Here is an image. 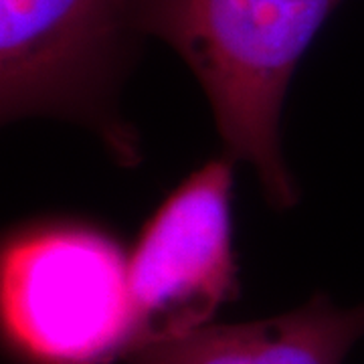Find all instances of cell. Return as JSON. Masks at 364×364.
Masks as SVG:
<instances>
[{
    "label": "cell",
    "mask_w": 364,
    "mask_h": 364,
    "mask_svg": "<svg viewBox=\"0 0 364 364\" xmlns=\"http://www.w3.org/2000/svg\"><path fill=\"white\" fill-rule=\"evenodd\" d=\"M342 0H134L140 35L170 45L207 93L225 154L249 162L269 205L294 207L279 119L299 59Z\"/></svg>",
    "instance_id": "6da1fadb"
},
{
    "label": "cell",
    "mask_w": 364,
    "mask_h": 364,
    "mask_svg": "<svg viewBox=\"0 0 364 364\" xmlns=\"http://www.w3.org/2000/svg\"><path fill=\"white\" fill-rule=\"evenodd\" d=\"M4 350L18 364H112L132 344L128 257L73 219L18 225L0 253Z\"/></svg>",
    "instance_id": "7a4b0ae2"
},
{
    "label": "cell",
    "mask_w": 364,
    "mask_h": 364,
    "mask_svg": "<svg viewBox=\"0 0 364 364\" xmlns=\"http://www.w3.org/2000/svg\"><path fill=\"white\" fill-rule=\"evenodd\" d=\"M134 0H0V116H55L102 136L119 164L138 146L117 114L136 41Z\"/></svg>",
    "instance_id": "3957f363"
},
{
    "label": "cell",
    "mask_w": 364,
    "mask_h": 364,
    "mask_svg": "<svg viewBox=\"0 0 364 364\" xmlns=\"http://www.w3.org/2000/svg\"><path fill=\"white\" fill-rule=\"evenodd\" d=\"M233 162L225 154L196 168L142 227L128 257V354L210 324L213 316L237 298Z\"/></svg>",
    "instance_id": "277c9868"
},
{
    "label": "cell",
    "mask_w": 364,
    "mask_h": 364,
    "mask_svg": "<svg viewBox=\"0 0 364 364\" xmlns=\"http://www.w3.org/2000/svg\"><path fill=\"white\" fill-rule=\"evenodd\" d=\"M364 336V304L316 294L296 310L241 324H207L132 350L128 364H342Z\"/></svg>",
    "instance_id": "5b68a950"
}]
</instances>
